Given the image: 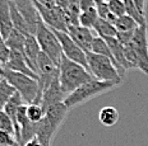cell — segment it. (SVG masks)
Wrapping results in <instances>:
<instances>
[{
	"mask_svg": "<svg viewBox=\"0 0 148 146\" xmlns=\"http://www.w3.org/2000/svg\"><path fill=\"white\" fill-rule=\"evenodd\" d=\"M79 7H81V11L87 10V9H91V8H96V1L95 0H81Z\"/></svg>",
	"mask_w": 148,
	"mask_h": 146,
	"instance_id": "28",
	"label": "cell"
},
{
	"mask_svg": "<svg viewBox=\"0 0 148 146\" xmlns=\"http://www.w3.org/2000/svg\"><path fill=\"white\" fill-rule=\"evenodd\" d=\"M98 120L105 127H112L118 123L119 121V112L118 109L112 105L103 107L98 113Z\"/></svg>",
	"mask_w": 148,
	"mask_h": 146,
	"instance_id": "17",
	"label": "cell"
},
{
	"mask_svg": "<svg viewBox=\"0 0 148 146\" xmlns=\"http://www.w3.org/2000/svg\"><path fill=\"white\" fill-rule=\"evenodd\" d=\"M1 78H3V76H0V79H1Z\"/></svg>",
	"mask_w": 148,
	"mask_h": 146,
	"instance_id": "34",
	"label": "cell"
},
{
	"mask_svg": "<svg viewBox=\"0 0 148 146\" xmlns=\"http://www.w3.org/2000/svg\"><path fill=\"white\" fill-rule=\"evenodd\" d=\"M96 9H97V14L100 18H102V19L107 20V22L110 23H115L116 20V16H114L112 13L110 11L109 7H107V3H98V4H96Z\"/></svg>",
	"mask_w": 148,
	"mask_h": 146,
	"instance_id": "24",
	"label": "cell"
},
{
	"mask_svg": "<svg viewBox=\"0 0 148 146\" xmlns=\"http://www.w3.org/2000/svg\"><path fill=\"white\" fill-rule=\"evenodd\" d=\"M14 93H15V89L13 85L9 84L5 78L0 79V109L4 108V105L14 95Z\"/></svg>",
	"mask_w": 148,
	"mask_h": 146,
	"instance_id": "20",
	"label": "cell"
},
{
	"mask_svg": "<svg viewBox=\"0 0 148 146\" xmlns=\"http://www.w3.org/2000/svg\"><path fill=\"white\" fill-rule=\"evenodd\" d=\"M13 29L10 17V8H9V0H0V34L3 41L9 36Z\"/></svg>",
	"mask_w": 148,
	"mask_h": 146,
	"instance_id": "13",
	"label": "cell"
},
{
	"mask_svg": "<svg viewBox=\"0 0 148 146\" xmlns=\"http://www.w3.org/2000/svg\"><path fill=\"white\" fill-rule=\"evenodd\" d=\"M124 4H125V11L128 16H130L133 19L137 20V23L139 24H146L147 20H146V16L140 13L139 10L137 9L135 4L133 3V0H124Z\"/></svg>",
	"mask_w": 148,
	"mask_h": 146,
	"instance_id": "23",
	"label": "cell"
},
{
	"mask_svg": "<svg viewBox=\"0 0 148 146\" xmlns=\"http://www.w3.org/2000/svg\"><path fill=\"white\" fill-rule=\"evenodd\" d=\"M13 1L15 7L18 8V10L21 11V14L23 16V18L26 19L32 36H35L38 27L44 23L41 14H40L38 9L36 8L35 3L32 0H13Z\"/></svg>",
	"mask_w": 148,
	"mask_h": 146,
	"instance_id": "8",
	"label": "cell"
},
{
	"mask_svg": "<svg viewBox=\"0 0 148 146\" xmlns=\"http://www.w3.org/2000/svg\"><path fill=\"white\" fill-rule=\"evenodd\" d=\"M27 34L19 32L18 29L13 28L12 32L9 33V36L4 39L5 45L9 47V50H17L23 52V48H24V42H26Z\"/></svg>",
	"mask_w": 148,
	"mask_h": 146,
	"instance_id": "16",
	"label": "cell"
},
{
	"mask_svg": "<svg viewBox=\"0 0 148 146\" xmlns=\"http://www.w3.org/2000/svg\"><path fill=\"white\" fill-rule=\"evenodd\" d=\"M146 1L147 0H133V3L135 4L137 9L143 14V16H146Z\"/></svg>",
	"mask_w": 148,
	"mask_h": 146,
	"instance_id": "29",
	"label": "cell"
},
{
	"mask_svg": "<svg viewBox=\"0 0 148 146\" xmlns=\"http://www.w3.org/2000/svg\"><path fill=\"white\" fill-rule=\"evenodd\" d=\"M65 99V94L63 93L60 87V81H59V76L51 81V84L42 92V99H41V105L42 108H46L51 104L59 102H64Z\"/></svg>",
	"mask_w": 148,
	"mask_h": 146,
	"instance_id": "11",
	"label": "cell"
},
{
	"mask_svg": "<svg viewBox=\"0 0 148 146\" xmlns=\"http://www.w3.org/2000/svg\"><path fill=\"white\" fill-rule=\"evenodd\" d=\"M114 26H115V28L118 32H134L135 29L138 28L139 24H138L137 20L133 19L130 16L124 14V16H120V17L116 18Z\"/></svg>",
	"mask_w": 148,
	"mask_h": 146,
	"instance_id": "18",
	"label": "cell"
},
{
	"mask_svg": "<svg viewBox=\"0 0 148 146\" xmlns=\"http://www.w3.org/2000/svg\"><path fill=\"white\" fill-rule=\"evenodd\" d=\"M119 85H120L119 83L102 81V80H97V79L92 78L89 81L81 85V87L77 88L74 92L70 93L69 95H66L65 99H64V104L69 109H72L74 107L84 104L86 102L96 98V97H100L105 93L110 92V90L115 89Z\"/></svg>",
	"mask_w": 148,
	"mask_h": 146,
	"instance_id": "2",
	"label": "cell"
},
{
	"mask_svg": "<svg viewBox=\"0 0 148 146\" xmlns=\"http://www.w3.org/2000/svg\"><path fill=\"white\" fill-rule=\"evenodd\" d=\"M91 52L106 56V57H109V59H111L114 61L112 53H111L110 47H109V45H107L106 39L100 37V36H95L93 41H92V45H91ZM114 64H115V61H114Z\"/></svg>",
	"mask_w": 148,
	"mask_h": 146,
	"instance_id": "19",
	"label": "cell"
},
{
	"mask_svg": "<svg viewBox=\"0 0 148 146\" xmlns=\"http://www.w3.org/2000/svg\"><path fill=\"white\" fill-rule=\"evenodd\" d=\"M3 75V64L0 62V76H1Z\"/></svg>",
	"mask_w": 148,
	"mask_h": 146,
	"instance_id": "32",
	"label": "cell"
},
{
	"mask_svg": "<svg viewBox=\"0 0 148 146\" xmlns=\"http://www.w3.org/2000/svg\"><path fill=\"white\" fill-rule=\"evenodd\" d=\"M9 53H10V50H9V47L5 45L4 41H0V62H1L3 65H4V64L8 61Z\"/></svg>",
	"mask_w": 148,
	"mask_h": 146,
	"instance_id": "27",
	"label": "cell"
},
{
	"mask_svg": "<svg viewBox=\"0 0 148 146\" xmlns=\"http://www.w3.org/2000/svg\"><path fill=\"white\" fill-rule=\"evenodd\" d=\"M23 146H42V144L40 142V140L35 136V137H32L31 140H28V141H27Z\"/></svg>",
	"mask_w": 148,
	"mask_h": 146,
	"instance_id": "30",
	"label": "cell"
},
{
	"mask_svg": "<svg viewBox=\"0 0 148 146\" xmlns=\"http://www.w3.org/2000/svg\"><path fill=\"white\" fill-rule=\"evenodd\" d=\"M92 29L97 33V36H100V37H102L105 39L116 37V34H118V31H116L115 26H114L112 23L102 19V18H100V17L97 18L96 23H95V26Z\"/></svg>",
	"mask_w": 148,
	"mask_h": 146,
	"instance_id": "15",
	"label": "cell"
},
{
	"mask_svg": "<svg viewBox=\"0 0 148 146\" xmlns=\"http://www.w3.org/2000/svg\"><path fill=\"white\" fill-rule=\"evenodd\" d=\"M58 38L60 41L61 50H63V55L66 59L72 60L74 62H78L83 65L87 69V57H86V51L82 50L75 41L68 34V32H61V31H55Z\"/></svg>",
	"mask_w": 148,
	"mask_h": 146,
	"instance_id": "7",
	"label": "cell"
},
{
	"mask_svg": "<svg viewBox=\"0 0 148 146\" xmlns=\"http://www.w3.org/2000/svg\"><path fill=\"white\" fill-rule=\"evenodd\" d=\"M95 1H96V4H98V3H107L110 0H95Z\"/></svg>",
	"mask_w": 148,
	"mask_h": 146,
	"instance_id": "31",
	"label": "cell"
},
{
	"mask_svg": "<svg viewBox=\"0 0 148 146\" xmlns=\"http://www.w3.org/2000/svg\"><path fill=\"white\" fill-rule=\"evenodd\" d=\"M129 45L134 50L138 59V70L148 75V26L140 24L134 31Z\"/></svg>",
	"mask_w": 148,
	"mask_h": 146,
	"instance_id": "6",
	"label": "cell"
},
{
	"mask_svg": "<svg viewBox=\"0 0 148 146\" xmlns=\"http://www.w3.org/2000/svg\"><path fill=\"white\" fill-rule=\"evenodd\" d=\"M87 57V70L91 75L97 80L102 81H114V83H123V78L120 75L118 68L111 59L95 52H86Z\"/></svg>",
	"mask_w": 148,
	"mask_h": 146,
	"instance_id": "3",
	"label": "cell"
},
{
	"mask_svg": "<svg viewBox=\"0 0 148 146\" xmlns=\"http://www.w3.org/2000/svg\"><path fill=\"white\" fill-rule=\"evenodd\" d=\"M0 41H3V37H1V34H0Z\"/></svg>",
	"mask_w": 148,
	"mask_h": 146,
	"instance_id": "33",
	"label": "cell"
},
{
	"mask_svg": "<svg viewBox=\"0 0 148 146\" xmlns=\"http://www.w3.org/2000/svg\"><path fill=\"white\" fill-rule=\"evenodd\" d=\"M107 7H109L111 13L116 17L126 14L124 0H110V1H107Z\"/></svg>",
	"mask_w": 148,
	"mask_h": 146,
	"instance_id": "25",
	"label": "cell"
},
{
	"mask_svg": "<svg viewBox=\"0 0 148 146\" xmlns=\"http://www.w3.org/2000/svg\"><path fill=\"white\" fill-rule=\"evenodd\" d=\"M0 130L1 131H7V132L12 133L15 136V131L12 120L9 118V116L5 113L3 109H0Z\"/></svg>",
	"mask_w": 148,
	"mask_h": 146,
	"instance_id": "26",
	"label": "cell"
},
{
	"mask_svg": "<svg viewBox=\"0 0 148 146\" xmlns=\"http://www.w3.org/2000/svg\"><path fill=\"white\" fill-rule=\"evenodd\" d=\"M93 78L83 65L66 59L63 55L59 64V81L63 93L69 95L72 92Z\"/></svg>",
	"mask_w": 148,
	"mask_h": 146,
	"instance_id": "1",
	"label": "cell"
},
{
	"mask_svg": "<svg viewBox=\"0 0 148 146\" xmlns=\"http://www.w3.org/2000/svg\"><path fill=\"white\" fill-rule=\"evenodd\" d=\"M9 8H10V17H12V23H13V28L18 29L19 32H22L27 36H32L26 19L21 14V11L18 10V8L15 7L13 0H9Z\"/></svg>",
	"mask_w": 148,
	"mask_h": 146,
	"instance_id": "14",
	"label": "cell"
},
{
	"mask_svg": "<svg viewBox=\"0 0 148 146\" xmlns=\"http://www.w3.org/2000/svg\"><path fill=\"white\" fill-rule=\"evenodd\" d=\"M3 68L13 70V71H17V72H22V74H26L33 79H38V75L32 70L29 64L27 62L23 52H21V51L10 50L9 59H8V61L3 65Z\"/></svg>",
	"mask_w": 148,
	"mask_h": 146,
	"instance_id": "9",
	"label": "cell"
},
{
	"mask_svg": "<svg viewBox=\"0 0 148 146\" xmlns=\"http://www.w3.org/2000/svg\"><path fill=\"white\" fill-rule=\"evenodd\" d=\"M97 18H98V14H97L96 8L82 10L81 14H79V24L83 27H87V28H93Z\"/></svg>",
	"mask_w": 148,
	"mask_h": 146,
	"instance_id": "21",
	"label": "cell"
},
{
	"mask_svg": "<svg viewBox=\"0 0 148 146\" xmlns=\"http://www.w3.org/2000/svg\"><path fill=\"white\" fill-rule=\"evenodd\" d=\"M35 37L38 42L41 51L45 52L49 57L59 66L60 60L63 57V50H61L60 41L58 38L56 33L52 28L49 26H46L45 23H42L37 29Z\"/></svg>",
	"mask_w": 148,
	"mask_h": 146,
	"instance_id": "5",
	"label": "cell"
},
{
	"mask_svg": "<svg viewBox=\"0 0 148 146\" xmlns=\"http://www.w3.org/2000/svg\"><path fill=\"white\" fill-rule=\"evenodd\" d=\"M66 32H68V34L75 41V43L78 45L82 50H84L86 52L91 51V45H92V41H93V38H95L92 28L83 27L81 24H78V26H68Z\"/></svg>",
	"mask_w": 148,
	"mask_h": 146,
	"instance_id": "10",
	"label": "cell"
},
{
	"mask_svg": "<svg viewBox=\"0 0 148 146\" xmlns=\"http://www.w3.org/2000/svg\"><path fill=\"white\" fill-rule=\"evenodd\" d=\"M27 117L29 118L31 122L37 123L45 117V109L41 104H36V103L27 104Z\"/></svg>",
	"mask_w": 148,
	"mask_h": 146,
	"instance_id": "22",
	"label": "cell"
},
{
	"mask_svg": "<svg viewBox=\"0 0 148 146\" xmlns=\"http://www.w3.org/2000/svg\"><path fill=\"white\" fill-rule=\"evenodd\" d=\"M40 53H41V47H40L38 42L35 36H27L26 42H24V48H23V55L26 57L27 62L32 70L37 74V59H38Z\"/></svg>",
	"mask_w": 148,
	"mask_h": 146,
	"instance_id": "12",
	"label": "cell"
},
{
	"mask_svg": "<svg viewBox=\"0 0 148 146\" xmlns=\"http://www.w3.org/2000/svg\"><path fill=\"white\" fill-rule=\"evenodd\" d=\"M3 78L8 80V83L13 85L15 92L19 93L23 102L26 104L35 103L38 97V80L28 76L22 72H17L13 70L3 68Z\"/></svg>",
	"mask_w": 148,
	"mask_h": 146,
	"instance_id": "4",
	"label": "cell"
}]
</instances>
